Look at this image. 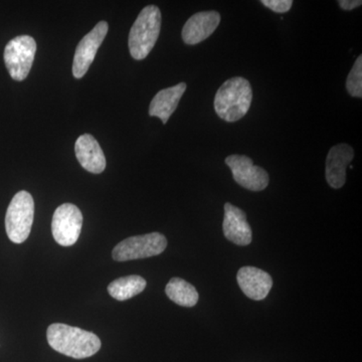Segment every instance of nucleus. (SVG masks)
Segmentation results:
<instances>
[{"instance_id":"nucleus-1","label":"nucleus","mask_w":362,"mask_h":362,"mask_svg":"<svg viewBox=\"0 0 362 362\" xmlns=\"http://www.w3.org/2000/svg\"><path fill=\"white\" fill-rule=\"evenodd\" d=\"M47 337L52 349L76 359L93 356L101 349V340L96 334L66 324L49 325Z\"/></svg>"},{"instance_id":"nucleus-2","label":"nucleus","mask_w":362,"mask_h":362,"mask_svg":"<svg viewBox=\"0 0 362 362\" xmlns=\"http://www.w3.org/2000/svg\"><path fill=\"white\" fill-rule=\"evenodd\" d=\"M252 101V86L242 77L226 81L214 97V110L226 122H237L246 116Z\"/></svg>"},{"instance_id":"nucleus-3","label":"nucleus","mask_w":362,"mask_h":362,"mask_svg":"<svg viewBox=\"0 0 362 362\" xmlns=\"http://www.w3.org/2000/svg\"><path fill=\"white\" fill-rule=\"evenodd\" d=\"M160 9L148 6L142 9L129 33L130 54L136 61L144 59L156 45L161 28Z\"/></svg>"},{"instance_id":"nucleus-4","label":"nucleus","mask_w":362,"mask_h":362,"mask_svg":"<svg viewBox=\"0 0 362 362\" xmlns=\"http://www.w3.org/2000/svg\"><path fill=\"white\" fill-rule=\"evenodd\" d=\"M35 216V202L32 194L21 190L14 195L6 216L7 237L14 244H21L30 237Z\"/></svg>"},{"instance_id":"nucleus-5","label":"nucleus","mask_w":362,"mask_h":362,"mask_svg":"<svg viewBox=\"0 0 362 362\" xmlns=\"http://www.w3.org/2000/svg\"><path fill=\"white\" fill-rule=\"evenodd\" d=\"M166 247H168V240L162 233H146V235L128 238L119 243L114 247L112 257L117 262L150 258V257L160 255L165 251Z\"/></svg>"},{"instance_id":"nucleus-6","label":"nucleus","mask_w":362,"mask_h":362,"mask_svg":"<svg viewBox=\"0 0 362 362\" xmlns=\"http://www.w3.org/2000/svg\"><path fill=\"white\" fill-rule=\"evenodd\" d=\"M37 42L30 35H18L4 49V63L11 77L23 81L28 77L35 61Z\"/></svg>"},{"instance_id":"nucleus-7","label":"nucleus","mask_w":362,"mask_h":362,"mask_svg":"<svg viewBox=\"0 0 362 362\" xmlns=\"http://www.w3.org/2000/svg\"><path fill=\"white\" fill-rule=\"evenodd\" d=\"M83 221V214L75 204L59 206L52 216V233L54 240L63 247L75 245L82 230Z\"/></svg>"},{"instance_id":"nucleus-8","label":"nucleus","mask_w":362,"mask_h":362,"mask_svg":"<svg viewBox=\"0 0 362 362\" xmlns=\"http://www.w3.org/2000/svg\"><path fill=\"white\" fill-rule=\"evenodd\" d=\"M226 164L233 173V177L238 185L252 190L262 192L268 187V173L265 169L254 165V162L246 156H230L226 158Z\"/></svg>"},{"instance_id":"nucleus-9","label":"nucleus","mask_w":362,"mask_h":362,"mask_svg":"<svg viewBox=\"0 0 362 362\" xmlns=\"http://www.w3.org/2000/svg\"><path fill=\"white\" fill-rule=\"evenodd\" d=\"M109 25L106 21H100L88 35L78 42L74 57L73 75L81 78L84 77L94 62L98 49L101 47L108 33Z\"/></svg>"},{"instance_id":"nucleus-10","label":"nucleus","mask_w":362,"mask_h":362,"mask_svg":"<svg viewBox=\"0 0 362 362\" xmlns=\"http://www.w3.org/2000/svg\"><path fill=\"white\" fill-rule=\"evenodd\" d=\"M221 23L218 11H202L194 14L182 28V40L187 45H194L209 39Z\"/></svg>"},{"instance_id":"nucleus-11","label":"nucleus","mask_w":362,"mask_h":362,"mask_svg":"<svg viewBox=\"0 0 362 362\" xmlns=\"http://www.w3.org/2000/svg\"><path fill=\"white\" fill-rule=\"evenodd\" d=\"M354 157V151L349 144L333 146L326 157L325 177L328 185L339 189L346 181V168Z\"/></svg>"},{"instance_id":"nucleus-12","label":"nucleus","mask_w":362,"mask_h":362,"mask_svg":"<svg viewBox=\"0 0 362 362\" xmlns=\"http://www.w3.org/2000/svg\"><path fill=\"white\" fill-rule=\"evenodd\" d=\"M223 230L226 239L238 246L251 244L252 228L247 221L246 213L230 202L225 204Z\"/></svg>"},{"instance_id":"nucleus-13","label":"nucleus","mask_w":362,"mask_h":362,"mask_svg":"<svg viewBox=\"0 0 362 362\" xmlns=\"http://www.w3.org/2000/svg\"><path fill=\"white\" fill-rule=\"evenodd\" d=\"M238 284L244 294L255 301L268 296L273 286V279L265 271L255 267H243L238 272Z\"/></svg>"},{"instance_id":"nucleus-14","label":"nucleus","mask_w":362,"mask_h":362,"mask_svg":"<svg viewBox=\"0 0 362 362\" xmlns=\"http://www.w3.org/2000/svg\"><path fill=\"white\" fill-rule=\"evenodd\" d=\"M75 151L81 166L89 173L99 175L106 168L103 150L94 136L81 135L76 141Z\"/></svg>"},{"instance_id":"nucleus-15","label":"nucleus","mask_w":362,"mask_h":362,"mask_svg":"<svg viewBox=\"0 0 362 362\" xmlns=\"http://www.w3.org/2000/svg\"><path fill=\"white\" fill-rule=\"evenodd\" d=\"M187 87L185 83H180L168 89L159 90L150 103L149 115L158 117L163 124L168 123L177 108Z\"/></svg>"},{"instance_id":"nucleus-16","label":"nucleus","mask_w":362,"mask_h":362,"mask_svg":"<svg viewBox=\"0 0 362 362\" xmlns=\"http://www.w3.org/2000/svg\"><path fill=\"white\" fill-rule=\"evenodd\" d=\"M145 279L137 275L117 279L108 286V292L114 299L126 301L144 291L146 288Z\"/></svg>"},{"instance_id":"nucleus-17","label":"nucleus","mask_w":362,"mask_h":362,"mask_svg":"<svg viewBox=\"0 0 362 362\" xmlns=\"http://www.w3.org/2000/svg\"><path fill=\"white\" fill-rule=\"evenodd\" d=\"M165 293L171 301L183 307H194L199 302L197 289L180 278H173L166 285Z\"/></svg>"},{"instance_id":"nucleus-18","label":"nucleus","mask_w":362,"mask_h":362,"mask_svg":"<svg viewBox=\"0 0 362 362\" xmlns=\"http://www.w3.org/2000/svg\"><path fill=\"white\" fill-rule=\"evenodd\" d=\"M346 89L350 96L362 97V56L358 57L350 71L346 81Z\"/></svg>"},{"instance_id":"nucleus-19","label":"nucleus","mask_w":362,"mask_h":362,"mask_svg":"<svg viewBox=\"0 0 362 362\" xmlns=\"http://www.w3.org/2000/svg\"><path fill=\"white\" fill-rule=\"evenodd\" d=\"M261 2L274 13H288L293 6L292 0H262Z\"/></svg>"},{"instance_id":"nucleus-20","label":"nucleus","mask_w":362,"mask_h":362,"mask_svg":"<svg viewBox=\"0 0 362 362\" xmlns=\"http://www.w3.org/2000/svg\"><path fill=\"white\" fill-rule=\"evenodd\" d=\"M338 4L344 11H352V9L361 6L362 1L361 0H340Z\"/></svg>"}]
</instances>
